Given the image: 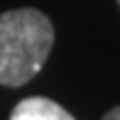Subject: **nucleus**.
I'll use <instances>...</instances> for the list:
<instances>
[{"instance_id":"nucleus-3","label":"nucleus","mask_w":120,"mask_h":120,"mask_svg":"<svg viewBox=\"0 0 120 120\" xmlns=\"http://www.w3.org/2000/svg\"><path fill=\"white\" fill-rule=\"evenodd\" d=\"M103 120H120V105L113 108V110H108L105 115H103Z\"/></svg>"},{"instance_id":"nucleus-4","label":"nucleus","mask_w":120,"mask_h":120,"mask_svg":"<svg viewBox=\"0 0 120 120\" xmlns=\"http://www.w3.org/2000/svg\"><path fill=\"white\" fill-rule=\"evenodd\" d=\"M118 3H120V0H118Z\"/></svg>"},{"instance_id":"nucleus-1","label":"nucleus","mask_w":120,"mask_h":120,"mask_svg":"<svg viewBox=\"0 0 120 120\" xmlns=\"http://www.w3.org/2000/svg\"><path fill=\"white\" fill-rule=\"evenodd\" d=\"M54 44V25L32 8L0 15V83L17 88L42 71Z\"/></svg>"},{"instance_id":"nucleus-2","label":"nucleus","mask_w":120,"mask_h":120,"mask_svg":"<svg viewBox=\"0 0 120 120\" xmlns=\"http://www.w3.org/2000/svg\"><path fill=\"white\" fill-rule=\"evenodd\" d=\"M10 120H76V118L59 103L49 101L44 96H32L15 105Z\"/></svg>"}]
</instances>
